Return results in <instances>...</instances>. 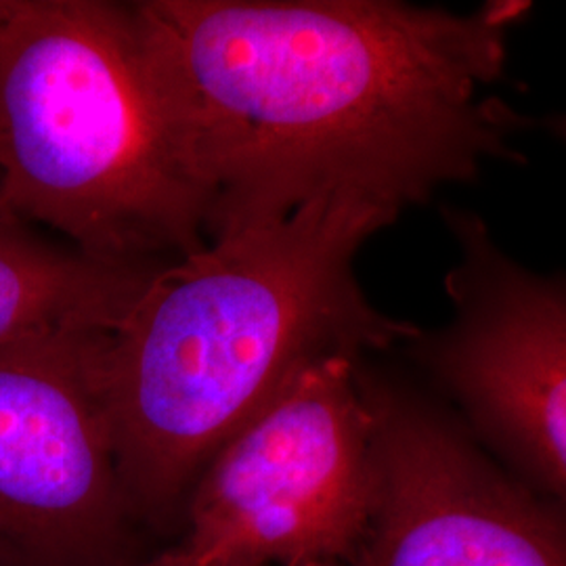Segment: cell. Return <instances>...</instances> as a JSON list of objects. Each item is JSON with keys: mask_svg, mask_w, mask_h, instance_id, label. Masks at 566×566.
<instances>
[{"mask_svg": "<svg viewBox=\"0 0 566 566\" xmlns=\"http://www.w3.org/2000/svg\"><path fill=\"white\" fill-rule=\"evenodd\" d=\"M458 248L451 319L418 327L405 357L486 453L525 485L566 502V280L535 273L474 210L441 206Z\"/></svg>", "mask_w": 566, "mask_h": 566, "instance_id": "obj_6", "label": "cell"}, {"mask_svg": "<svg viewBox=\"0 0 566 566\" xmlns=\"http://www.w3.org/2000/svg\"><path fill=\"white\" fill-rule=\"evenodd\" d=\"M105 329L0 340V566H135L154 542L122 486Z\"/></svg>", "mask_w": 566, "mask_h": 566, "instance_id": "obj_5", "label": "cell"}, {"mask_svg": "<svg viewBox=\"0 0 566 566\" xmlns=\"http://www.w3.org/2000/svg\"><path fill=\"white\" fill-rule=\"evenodd\" d=\"M208 243L275 223L324 193L395 212L489 163L525 164L544 130L486 93L506 81L528 0L472 11L403 0L135 2Z\"/></svg>", "mask_w": 566, "mask_h": 566, "instance_id": "obj_1", "label": "cell"}, {"mask_svg": "<svg viewBox=\"0 0 566 566\" xmlns=\"http://www.w3.org/2000/svg\"><path fill=\"white\" fill-rule=\"evenodd\" d=\"M399 212L317 196L166 264L103 344V395L135 518L168 546L219 449L306 365L367 357L420 325L369 303L355 256Z\"/></svg>", "mask_w": 566, "mask_h": 566, "instance_id": "obj_2", "label": "cell"}, {"mask_svg": "<svg viewBox=\"0 0 566 566\" xmlns=\"http://www.w3.org/2000/svg\"><path fill=\"white\" fill-rule=\"evenodd\" d=\"M371 426L364 533L336 566H566V502L495 462L424 386L361 357Z\"/></svg>", "mask_w": 566, "mask_h": 566, "instance_id": "obj_7", "label": "cell"}, {"mask_svg": "<svg viewBox=\"0 0 566 566\" xmlns=\"http://www.w3.org/2000/svg\"><path fill=\"white\" fill-rule=\"evenodd\" d=\"M359 359L306 365L219 449L189 493L177 544L206 566L343 563L371 500Z\"/></svg>", "mask_w": 566, "mask_h": 566, "instance_id": "obj_4", "label": "cell"}, {"mask_svg": "<svg viewBox=\"0 0 566 566\" xmlns=\"http://www.w3.org/2000/svg\"><path fill=\"white\" fill-rule=\"evenodd\" d=\"M164 266L88 259L0 206V340L41 329L112 332Z\"/></svg>", "mask_w": 566, "mask_h": 566, "instance_id": "obj_8", "label": "cell"}, {"mask_svg": "<svg viewBox=\"0 0 566 566\" xmlns=\"http://www.w3.org/2000/svg\"><path fill=\"white\" fill-rule=\"evenodd\" d=\"M135 566H206L193 556L189 554L181 544H168V546L160 547L154 556H149L147 560H143L139 565Z\"/></svg>", "mask_w": 566, "mask_h": 566, "instance_id": "obj_9", "label": "cell"}, {"mask_svg": "<svg viewBox=\"0 0 566 566\" xmlns=\"http://www.w3.org/2000/svg\"><path fill=\"white\" fill-rule=\"evenodd\" d=\"M0 206L102 263L208 245L135 2L0 0Z\"/></svg>", "mask_w": 566, "mask_h": 566, "instance_id": "obj_3", "label": "cell"}]
</instances>
